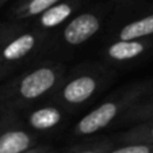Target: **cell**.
<instances>
[{
  "instance_id": "cell-6",
  "label": "cell",
  "mask_w": 153,
  "mask_h": 153,
  "mask_svg": "<svg viewBox=\"0 0 153 153\" xmlns=\"http://www.w3.org/2000/svg\"><path fill=\"white\" fill-rule=\"evenodd\" d=\"M34 145V138L23 130H8L0 134V153H26Z\"/></svg>"
},
{
  "instance_id": "cell-1",
  "label": "cell",
  "mask_w": 153,
  "mask_h": 153,
  "mask_svg": "<svg viewBox=\"0 0 153 153\" xmlns=\"http://www.w3.org/2000/svg\"><path fill=\"white\" fill-rule=\"evenodd\" d=\"M56 80H57V72L53 68L41 67L20 80L18 92L26 100H33L52 90Z\"/></svg>"
},
{
  "instance_id": "cell-12",
  "label": "cell",
  "mask_w": 153,
  "mask_h": 153,
  "mask_svg": "<svg viewBox=\"0 0 153 153\" xmlns=\"http://www.w3.org/2000/svg\"><path fill=\"white\" fill-rule=\"evenodd\" d=\"M107 153H153V146L148 144H130Z\"/></svg>"
},
{
  "instance_id": "cell-3",
  "label": "cell",
  "mask_w": 153,
  "mask_h": 153,
  "mask_svg": "<svg viewBox=\"0 0 153 153\" xmlns=\"http://www.w3.org/2000/svg\"><path fill=\"white\" fill-rule=\"evenodd\" d=\"M99 29H100V22L98 16L85 12V14L77 15L71 20L64 30L62 37L67 43L75 46V45H81L91 37H94Z\"/></svg>"
},
{
  "instance_id": "cell-4",
  "label": "cell",
  "mask_w": 153,
  "mask_h": 153,
  "mask_svg": "<svg viewBox=\"0 0 153 153\" xmlns=\"http://www.w3.org/2000/svg\"><path fill=\"white\" fill-rule=\"evenodd\" d=\"M98 81L92 76H80L73 79L62 90V99L68 103L79 104L88 100L95 94Z\"/></svg>"
},
{
  "instance_id": "cell-14",
  "label": "cell",
  "mask_w": 153,
  "mask_h": 153,
  "mask_svg": "<svg viewBox=\"0 0 153 153\" xmlns=\"http://www.w3.org/2000/svg\"><path fill=\"white\" fill-rule=\"evenodd\" d=\"M75 153H106L104 149H85V150H79Z\"/></svg>"
},
{
  "instance_id": "cell-5",
  "label": "cell",
  "mask_w": 153,
  "mask_h": 153,
  "mask_svg": "<svg viewBox=\"0 0 153 153\" xmlns=\"http://www.w3.org/2000/svg\"><path fill=\"white\" fill-rule=\"evenodd\" d=\"M37 45V38L33 33H25L19 37L14 38L7 43L4 49L0 53V58L7 62L18 61L20 58L26 57Z\"/></svg>"
},
{
  "instance_id": "cell-9",
  "label": "cell",
  "mask_w": 153,
  "mask_h": 153,
  "mask_svg": "<svg viewBox=\"0 0 153 153\" xmlns=\"http://www.w3.org/2000/svg\"><path fill=\"white\" fill-rule=\"evenodd\" d=\"M61 122V113L56 107H42L30 115L29 123L35 130H49Z\"/></svg>"
},
{
  "instance_id": "cell-8",
  "label": "cell",
  "mask_w": 153,
  "mask_h": 153,
  "mask_svg": "<svg viewBox=\"0 0 153 153\" xmlns=\"http://www.w3.org/2000/svg\"><path fill=\"white\" fill-rule=\"evenodd\" d=\"M153 34V14L144 16L138 20L130 22L119 31L118 37L122 41H133Z\"/></svg>"
},
{
  "instance_id": "cell-11",
  "label": "cell",
  "mask_w": 153,
  "mask_h": 153,
  "mask_svg": "<svg viewBox=\"0 0 153 153\" xmlns=\"http://www.w3.org/2000/svg\"><path fill=\"white\" fill-rule=\"evenodd\" d=\"M60 0H30L29 3L19 10V16H35L41 15L50 7L56 6Z\"/></svg>"
},
{
  "instance_id": "cell-13",
  "label": "cell",
  "mask_w": 153,
  "mask_h": 153,
  "mask_svg": "<svg viewBox=\"0 0 153 153\" xmlns=\"http://www.w3.org/2000/svg\"><path fill=\"white\" fill-rule=\"evenodd\" d=\"M131 140H134V141H142V142H152L153 141V126H150L149 129L134 131L131 134Z\"/></svg>"
},
{
  "instance_id": "cell-15",
  "label": "cell",
  "mask_w": 153,
  "mask_h": 153,
  "mask_svg": "<svg viewBox=\"0 0 153 153\" xmlns=\"http://www.w3.org/2000/svg\"><path fill=\"white\" fill-rule=\"evenodd\" d=\"M26 153H48V150L45 148H34V149H30Z\"/></svg>"
},
{
  "instance_id": "cell-10",
  "label": "cell",
  "mask_w": 153,
  "mask_h": 153,
  "mask_svg": "<svg viewBox=\"0 0 153 153\" xmlns=\"http://www.w3.org/2000/svg\"><path fill=\"white\" fill-rule=\"evenodd\" d=\"M72 14V7L68 3H57L56 6L50 7L45 12L39 15V23L45 29H53L56 26H60L62 22L69 18Z\"/></svg>"
},
{
  "instance_id": "cell-7",
  "label": "cell",
  "mask_w": 153,
  "mask_h": 153,
  "mask_svg": "<svg viewBox=\"0 0 153 153\" xmlns=\"http://www.w3.org/2000/svg\"><path fill=\"white\" fill-rule=\"evenodd\" d=\"M144 50H145V45L142 42H140L138 39H133V41L119 39L118 42H114L107 49V54L113 60L127 61L138 57L140 54L144 53Z\"/></svg>"
},
{
  "instance_id": "cell-2",
  "label": "cell",
  "mask_w": 153,
  "mask_h": 153,
  "mask_svg": "<svg viewBox=\"0 0 153 153\" xmlns=\"http://www.w3.org/2000/svg\"><path fill=\"white\" fill-rule=\"evenodd\" d=\"M121 106L115 102H106V103L100 104L88 113L85 117L79 121L77 126H76V133L81 134V136H90L94 134L99 130L104 129L106 126L111 123L118 115Z\"/></svg>"
}]
</instances>
